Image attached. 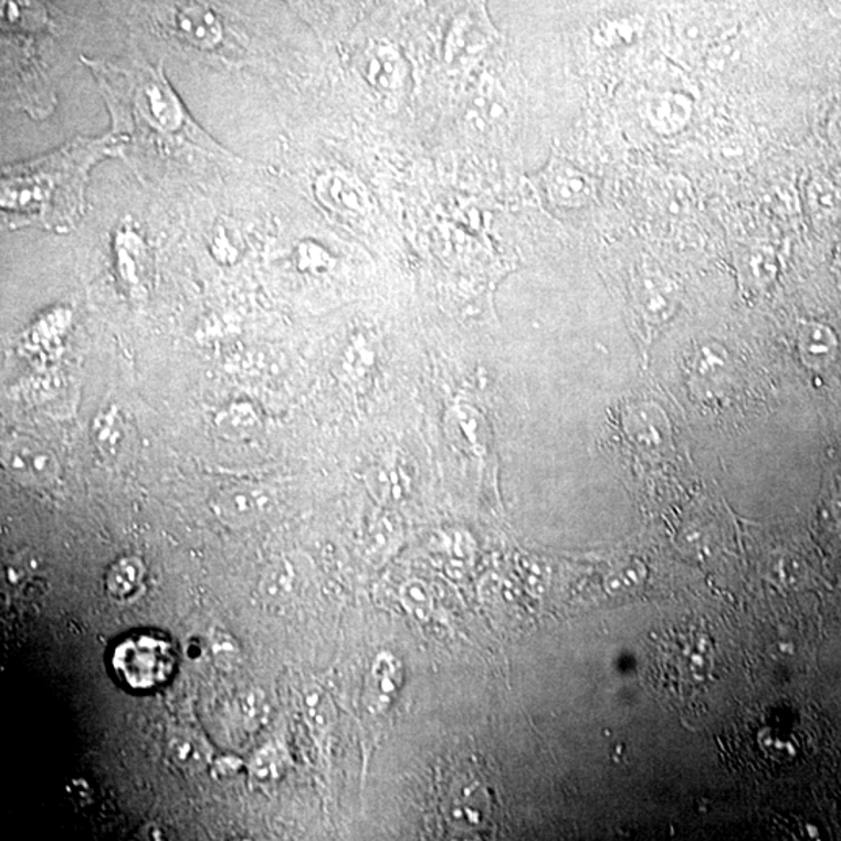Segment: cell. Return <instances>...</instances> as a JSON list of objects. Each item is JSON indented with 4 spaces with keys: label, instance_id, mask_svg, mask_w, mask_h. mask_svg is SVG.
<instances>
[{
    "label": "cell",
    "instance_id": "obj_1",
    "mask_svg": "<svg viewBox=\"0 0 841 841\" xmlns=\"http://www.w3.org/2000/svg\"><path fill=\"white\" fill-rule=\"evenodd\" d=\"M85 63L108 106L120 158L127 159L143 180L185 177L232 161L230 151L190 117L162 67L140 56Z\"/></svg>",
    "mask_w": 841,
    "mask_h": 841
},
{
    "label": "cell",
    "instance_id": "obj_2",
    "mask_svg": "<svg viewBox=\"0 0 841 841\" xmlns=\"http://www.w3.org/2000/svg\"><path fill=\"white\" fill-rule=\"evenodd\" d=\"M112 156H120V148L109 133L102 138L80 136L51 154L3 167L0 204L6 223L10 228L71 230L85 211L91 169Z\"/></svg>",
    "mask_w": 841,
    "mask_h": 841
},
{
    "label": "cell",
    "instance_id": "obj_3",
    "mask_svg": "<svg viewBox=\"0 0 841 841\" xmlns=\"http://www.w3.org/2000/svg\"><path fill=\"white\" fill-rule=\"evenodd\" d=\"M113 667L122 683L135 691L161 686L174 672L172 646L151 635H133L117 646Z\"/></svg>",
    "mask_w": 841,
    "mask_h": 841
},
{
    "label": "cell",
    "instance_id": "obj_4",
    "mask_svg": "<svg viewBox=\"0 0 841 841\" xmlns=\"http://www.w3.org/2000/svg\"><path fill=\"white\" fill-rule=\"evenodd\" d=\"M496 40L497 30L491 22L485 0H467L449 29L444 56L449 64L464 63L481 55Z\"/></svg>",
    "mask_w": 841,
    "mask_h": 841
},
{
    "label": "cell",
    "instance_id": "obj_5",
    "mask_svg": "<svg viewBox=\"0 0 841 841\" xmlns=\"http://www.w3.org/2000/svg\"><path fill=\"white\" fill-rule=\"evenodd\" d=\"M539 185L554 207L578 209L597 197V182L591 175L561 156H551L539 174Z\"/></svg>",
    "mask_w": 841,
    "mask_h": 841
},
{
    "label": "cell",
    "instance_id": "obj_6",
    "mask_svg": "<svg viewBox=\"0 0 841 841\" xmlns=\"http://www.w3.org/2000/svg\"><path fill=\"white\" fill-rule=\"evenodd\" d=\"M175 35L201 52H219L224 40L222 21L214 11L196 0H182L172 17Z\"/></svg>",
    "mask_w": 841,
    "mask_h": 841
},
{
    "label": "cell",
    "instance_id": "obj_7",
    "mask_svg": "<svg viewBox=\"0 0 841 841\" xmlns=\"http://www.w3.org/2000/svg\"><path fill=\"white\" fill-rule=\"evenodd\" d=\"M694 98L680 90H662L646 97L644 120L660 136H676L694 119Z\"/></svg>",
    "mask_w": 841,
    "mask_h": 841
},
{
    "label": "cell",
    "instance_id": "obj_8",
    "mask_svg": "<svg viewBox=\"0 0 841 841\" xmlns=\"http://www.w3.org/2000/svg\"><path fill=\"white\" fill-rule=\"evenodd\" d=\"M361 74L376 90L395 93L407 78V64L393 44L378 41L369 45L361 60Z\"/></svg>",
    "mask_w": 841,
    "mask_h": 841
},
{
    "label": "cell",
    "instance_id": "obj_9",
    "mask_svg": "<svg viewBox=\"0 0 841 841\" xmlns=\"http://www.w3.org/2000/svg\"><path fill=\"white\" fill-rule=\"evenodd\" d=\"M635 298L645 322L661 325L673 317L679 306V288L661 272H644L635 288Z\"/></svg>",
    "mask_w": 841,
    "mask_h": 841
},
{
    "label": "cell",
    "instance_id": "obj_10",
    "mask_svg": "<svg viewBox=\"0 0 841 841\" xmlns=\"http://www.w3.org/2000/svg\"><path fill=\"white\" fill-rule=\"evenodd\" d=\"M318 200L335 212L361 215L369 207V196L359 181L345 174L322 175L315 182Z\"/></svg>",
    "mask_w": 841,
    "mask_h": 841
},
{
    "label": "cell",
    "instance_id": "obj_11",
    "mask_svg": "<svg viewBox=\"0 0 841 841\" xmlns=\"http://www.w3.org/2000/svg\"><path fill=\"white\" fill-rule=\"evenodd\" d=\"M626 428L631 441L645 452H660L670 441L667 418L658 407H631L626 418Z\"/></svg>",
    "mask_w": 841,
    "mask_h": 841
},
{
    "label": "cell",
    "instance_id": "obj_12",
    "mask_svg": "<svg viewBox=\"0 0 841 841\" xmlns=\"http://www.w3.org/2000/svg\"><path fill=\"white\" fill-rule=\"evenodd\" d=\"M7 466L21 481L33 483L49 481L56 471L52 454L32 441L13 444L7 454Z\"/></svg>",
    "mask_w": 841,
    "mask_h": 841
},
{
    "label": "cell",
    "instance_id": "obj_13",
    "mask_svg": "<svg viewBox=\"0 0 841 841\" xmlns=\"http://www.w3.org/2000/svg\"><path fill=\"white\" fill-rule=\"evenodd\" d=\"M799 353L809 367H828L837 354V337L828 326L809 323L798 338Z\"/></svg>",
    "mask_w": 841,
    "mask_h": 841
},
{
    "label": "cell",
    "instance_id": "obj_14",
    "mask_svg": "<svg viewBox=\"0 0 841 841\" xmlns=\"http://www.w3.org/2000/svg\"><path fill=\"white\" fill-rule=\"evenodd\" d=\"M644 33V22L635 17H616L601 19L593 27L592 40L603 49L630 48L641 40Z\"/></svg>",
    "mask_w": 841,
    "mask_h": 841
},
{
    "label": "cell",
    "instance_id": "obj_15",
    "mask_svg": "<svg viewBox=\"0 0 841 841\" xmlns=\"http://www.w3.org/2000/svg\"><path fill=\"white\" fill-rule=\"evenodd\" d=\"M740 277L748 288L763 292L770 287L778 275V261L770 246L757 245L742 256Z\"/></svg>",
    "mask_w": 841,
    "mask_h": 841
},
{
    "label": "cell",
    "instance_id": "obj_16",
    "mask_svg": "<svg viewBox=\"0 0 841 841\" xmlns=\"http://www.w3.org/2000/svg\"><path fill=\"white\" fill-rule=\"evenodd\" d=\"M714 159L723 169H747L759 156V147L749 135L745 133H730L715 144Z\"/></svg>",
    "mask_w": 841,
    "mask_h": 841
},
{
    "label": "cell",
    "instance_id": "obj_17",
    "mask_svg": "<svg viewBox=\"0 0 841 841\" xmlns=\"http://www.w3.org/2000/svg\"><path fill=\"white\" fill-rule=\"evenodd\" d=\"M48 13L36 0H2V27L7 32H40Z\"/></svg>",
    "mask_w": 841,
    "mask_h": 841
},
{
    "label": "cell",
    "instance_id": "obj_18",
    "mask_svg": "<svg viewBox=\"0 0 841 841\" xmlns=\"http://www.w3.org/2000/svg\"><path fill=\"white\" fill-rule=\"evenodd\" d=\"M729 357L722 348L714 345H702L692 357V375L696 383L707 387L721 386L728 378Z\"/></svg>",
    "mask_w": 841,
    "mask_h": 841
},
{
    "label": "cell",
    "instance_id": "obj_19",
    "mask_svg": "<svg viewBox=\"0 0 841 841\" xmlns=\"http://www.w3.org/2000/svg\"><path fill=\"white\" fill-rule=\"evenodd\" d=\"M807 203L818 220H832L841 212V192L826 178H812L807 185Z\"/></svg>",
    "mask_w": 841,
    "mask_h": 841
},
{
    "label": "cell",
    "instance_id": "obj_20",
    "mask_svg": "<svg viewBox=\"0 0 841 841\" xmlns=\"http://www.w3.org/2000/svg\"><path fill=\"white\" fill-rule=\"evenodd\" d=\"M144 569L138 559H122L109 570L106 589L116 600H127L135 596L143 581Z\"/></svg>",
    "mask_w": 841,
    "mask_h": 841
},
{
    "label": "cell",
    "instance_id": "obj_21",
    "mask_svg": "<svg viewBox=\"0 0 841 841\" xmlns=\"http://www.w3.org/2000/svg\"><path fill=\"white\" fill-rule=\"evenodd\" d=\"M170 755L178 767L190 772L201 770L207 764V749L197 737L188 736V734L174 738Z\"/></svg>",
    "mask_w": 841,
    "mask_h": 841
},
{
    "label": "cell",
    "instance_id": "obj_22",
    "mask_svg": "<svg viewBox=\"0 0 841 841\" xmlns=\"http://www.w3.org/2000/svg\"><path fill=\"white\" fill-rule=\"evenodd\" d=\"M257 509V502L254 504L253 496L245 491L238 493H228L220 498L217 515L227 521L228 524H245L250 516H253Z\"/></svg>",
    "mask_w": 841,
    "mask_h": 841
},
{
    "label": "cell",
    "instance_id": "obj_23",
    "mask_svg": "<svg viewBox=\"0 0 841 841\" xmlns=\"http://www.w3.org/2000/svg\"><path fill=\"white\" fill-rule=\"evenodd\" d=\"M212 652H214L217 661L232 662L238 656L239 650L230 634L219 633L212 639Z\"/></svg>",
    "mask_w": 841,
    "mask_h": 841
},
{
    "label": "cell",
    "instance_id": "obj_24",
    "mask_svg": "<svg viewBox=\"0 0 841 841\" xmlns=\"http://www.w3.org/2000/svg\"><path fill=\"white\" fill-rule=\"evenodd\" d=\"M828 138L831 140L832 146L841 151V108L835 109L831 114V117H829Z\"/></svg>",
    "mask_w": 841,
    "mask_h": 841
},
{
    "label": "cell",
    "instance_id": "obj_25",
    "mask_svg": "<svg viewBox=\"0 0 841 841\" xmlns=\"http://www.w3.org/2000/svg\"><path fill=\"white\" fill-rule=\"evenodd\" d=\"M824 2L829 13H831L833 18L841 19V0H824Z\"/></svg>",
    "mask_w": 841,
    "mask_h": 841
}]
</instances>
